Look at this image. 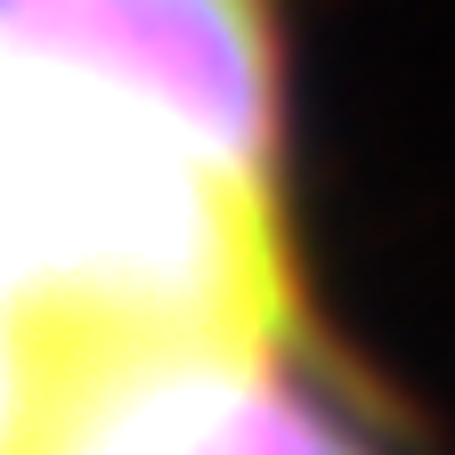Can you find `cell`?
<instances>
[{"instance_id": "3", "label": "cell", "mask_w": 455, "mask_h": 455, "mask_svg": "<svg viewBox=\"0 0 455 455\" xmlns=\"http://www.w3.org/2000/svg\"><path fill=\"white\" fill-rule=\"evenodd\" d=\"M41 455H382L333 398V358L284 341H90Z\"/></svg>"}, {"instance_id": "4", "label": "cell", "mask_w": 455, "mask_h": 455, "mask_svg": "<svg viewBox=\"0 0 455 455\" xmlns=\"http://www.w3.org/2000/svg\"><path fill=\"white\" fill-rule=\"evenodd\" d=\"M74 350H82L74 333H57L25 293L0 284V455H41Z\"/></svg>"}, {"instance_id": "1", "label": "cell", "mask_w": 455, "mask_h": 455, "mask_svg": "<svg viewBox=\"0 0 455 455\" xmlns=\"http://www.w3.org/2000/svg\"><path fill=\"white\" fill-rule=\"evenodd\" d=\"M0 284L90 341H284L325 358L293 188L147 98L0 49Z\"/></svg>"}, {"instance_id": "2", "label": "cell", "mask_w": 455, "mask_h": 455, "mask_svg": "<svg viewBox=\"0 0 455 455\" xmlns=\"http://www.w3.org/2000/svg\"><path fill=\"white\" fill-rule=\"evenodd\" d=\"M0 49L114 82L293 188V0H0Z\"/></svg>"}]
</instances>
